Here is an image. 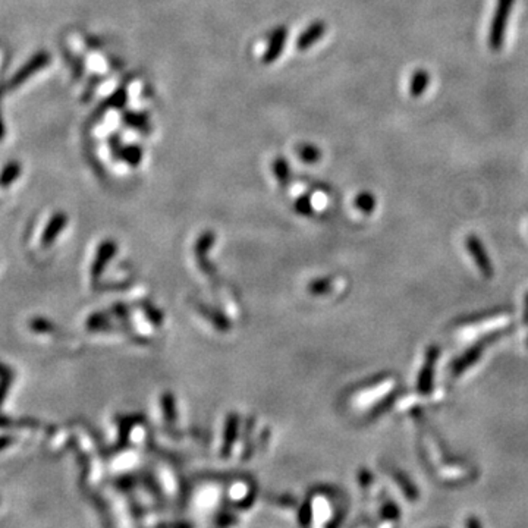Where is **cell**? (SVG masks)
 <instances>
[{
    "instance_id": "obj_1",
    "label": "cell",
    "mask_w": 528,
    "mask_h": 528,
    "mask_svg": "<svg viewBox=\"0 0 528 528\" xmlns=\"http://www.w3.org/2000/svg\"><path fill=\"white\" fill-rule=\"evenodd\" d=\"M514 2L515 0H498V6H496L489 33V45L493 51H499L503 46L506 27H508V19Z\"/></svg>"
},
{
    "instance_id": "obj_2",
    "label": "cell",
    "mask_w": 528,
    "mask_h": 528,
    "mask_svg": "<svg viewBox=\"0 0 528 528\" xmlns=\"http://www.w3.org/2000/svg\"><path fill=\"white\" fill-rule=\"evenodd\" d=\"M50 62H51V56L49 51L46 50L37 51L36 55L31 56L24 65L15 72V75L8 81L6 90H16L18 87L23 86L24 82H27L31 77L36 75V73H38L43 68H46Z\"/></svg>"
},
{
    "instance_id": "obj_3",
    "label": "cell",
    "mask_w": 528,
    "mask_h": 528,
    "mask_svg": "<svg viewBox=\"0 0 528 528\" xmlns=\"http://www.w3.org/2000/svg\"><path fill=\"white\" fill-rule=\"evenodd\" d=\"M502 335H503V332L493 333V335H490L488 337H484L483 341H479L477 344L472 345L466 354L461 355L458 360L453 361V364H452V373H453V376H458V374H461L464 372V370H467L468 367H471L481 357L484 348L488 346V345H490L492 342H494V339H498V337H501Z\"/></svg>"
},
{
    "instance_id": "obj_4",
    "label": "cell",
    "mask_w": 528,
    "mask_h": 528,
    "mask_svg": "<svg viewBox=\"0 0 528 528\" xmlns=\"http://www.w3.org/2000/svg\"><path fill=\"white\" fill-rule=\"evenodd\" d=\"M437 357H439V348L437 346L429 348V351L426 352L424 365H422V368H421L420 376H418V382H417L418 392L421 395H429L433 390V377H435V368H436Z\"/></svg>"
},
{
    "instance_id": "obj_5",
    "label": "cell",
    "mask_w": 528,
    "mask_h": 528,
    "mask_svg": "<svg viewBox=\"0 0 528 528\" xmlns=\"http://www.w3.org/2000/svg\"><path fill=\"white\" fill-rule=\"evenodd\" d=\"M466 245H467L468 252H470V254H471L472 259H474V263L477 264V267L480 269V272H481L483 276H484V278H488V279L493 278L494 269H493V266H492L490 259H489V256H488V251H485V248H484V245H483V242H481L477 237H475V235H470V237L467 238V241H466Z\"/></svg>"
},
{
    "instance_id": "obj_6",
    "label": "cell",
    "mask_w": 528,
    "mask_h": 528,
    "mask_svg": "<svg viewBox=\"0 0 528 528\" xmlns=\"http://www.w3.org/2000/svg\"><path fill=\"white\" fill-rule=\"evenodd\" d=\"M287 40H288V28L287 27L279 25V27L274 28L269 36L267 47L263 55V63L270 65V63L276 62L285 50Z\"/></svg>"
},
{
    "instance_id": "obj_7",
    "label": "cell",
    "mask_w": 528,
    "mask_h": 528,
    "mask_svg": "<svg viewBox=\"0 0 528 528\" xmlns=\"http://www.w3.org/2000/svg\"><path fill=\"white\" fill-rule=\"evenodd\" d=\"M326 33V24L323 21H314L305 28L297 40V47L301 51L309 50L317 41H320Z\"/></svg>"
},
{
    "instance_id": "obj_8",
    "label": "cell",
    "mask_w": 528,
    "mask_h": 528,
    "mask_svg": "<svg viewBox=\"0 0 528 528\" xmlns=\"http://www.w3.org/2000/svg\"><path fill=\"white\" fill-rule=\"evenodd\" d=\"M67 224H68V216L63 213V211H58V213L53 215L43 230V235H41V244L45 247H49L50 244H53L55 239L60 235V232L65 229Z\"/></svg>"
},
{
    "instance_id": "obj_9",
    "label": "cell",
    "mask_w": 528,
    "mask_h": 528,
    "mask_svg": "<svg viewBox=\"0 0 528 528\" xmlns=\"http://www.w3.org/2000/svg\"><path fill=\"white\" fill-rule=\"evenodd\" d=\"M430 86V75L426 69H417L414 72V75L411 77L409 82V94L411 97L418 99L422 94L426 93V90Z\"/></svg>"
},
{
    "instance_id": "obj_10",
    "label": "cell",
    "mask_w": 528,
    "mask_h": 528,
    "mask_svg": "<svg viewBox=\"0 0 528 528\" xmlns=\"http://www.w3.org/2000/svg\"><path fill=\"white\" fill-rule=\"evenodd\" d=\"M23 172V166L18 160L6 163V166L0 171V188H8L18 181V178Z\"/></svg>"
},
{
    "instance_id": "obj_11",
    "label": "cell",
    "mask_w": 528,
    "mask_h": 528,
    "mask_svg": "<svg viewBox=\"0 0 528 528\" xmlns=\"http://www.w3.org/2000/svg\"><path fill=\"white\" fill-rule=\"evenodd\" d=\"M123 122L139 131H145L149 128V115L144 112H126L123 115Z\"/></svg>"
},
{
    "instance_id": "obj_12",
    "label": "cell",
    "mask_w": 528,
    "mask_h": 528,
    "mask_svg": "<svg viewBox=\"0 0 528 528\" xmlns=\"http://www.w3.org/2000/svg\"><path fill=\"white\" fill-rule=\"evenodd\" d=\"M143 149L140 145H126L122 149L121 154H119V158L123 162L128 163L130 166L132 167H136L141 162H143Z\"/></svg>"
},
{
    "instance_id": "obj_13",
    "label": "cell",
    "mask_w": 528,
    "mask_h": 528,
    "mask_svg": "<svg viewBox=\"0 0 528 528\" xmlns=\"http://www.w3.org/2000/svg\"><path fill=\"white\" fill-rule=\"evenodd\" d=\"M126 101H128V94H126V90L123 87L118 88L109 99H106V101L101 103L100 110L104 112L110 109H122L126 104Z\"/></svg>"
},
{
    "instance_id": "obj_14",
    "label": "cell",
    "mask_w": 528,
    "mask_h": 528,
    "mask_svg": "<svg viewBox=\"0 0 528 528\" xmlns=\"http://www.w3.org/2000/svg\"><path fill=\"white\" fill-rule=\"evenodd\" d=\"M273 172L276 175L278 181L287 187L289 184V178H291V171H289V163L285 157L279 156L273 160Z\"/></svg>"
},
{
    "instance_id": "obj_15",
    "label": "cell",
    "mask_w": 528,
    "mask_h": 528,
    "mask_svg": "<svg viewBox=\"0 0 528 528\" xmlns=\"http://www.w3.org/2000/svg\"><path fill=\"white\" fill-rule=\"evenodd\" d=\"M10 427H27V429H38L40 422L34 418H19L14 420L8 416L0 414V429H10Z\"/></svg>"
},
{
    "instance_id": "obj_16",
    "label": "cell",
    "mask_w": 528,
    "mask_h": 528,
    "mask_svg": "<svg viewBox=\"0 0 528 528\" xmlns=\"http://www.w3.org/2000/svg\"><path fill=\"white\" fill-rule=\"evenodd\" d=\"M298 156L302 162L313 165V163L320 162L322 150L314 144H301V145H298Z\"/></svg>"
},
{
    "instance_id": "obj_17",
    "label": "cell",
    "mask_w": 528,
    "mask_h": 528,
    "mask_svg": "<svg viewBox=\"0 0 528 528\" xmlns=\"http://www.w3.org/2000/svg\"><path fill=\"white\" fill-rule=\"evenodd\" d=\"M395 480L396 483L400 485V489H403L405 498L408 501H416L418 498V490L416 485L409 481V479L407 477V475L404 472H396L395 474Z\"/></svg>"
},
{
    "instance_id": "obj_18",
    "label": "cell",
    "mask_w": 528,
    "mask_h": 528,
    "mask_svg": "<svg viewBox=\"0 0 528 528\" xmlns=\"http://www.w3.org/2000/svg\"><path fill=\"white\" fill-rule=\"evenodd\" d=\"M355 206H357V208H360L363 213L370 215L376 207V198L373 194H370V193H361V194H358L355 198Z\"/></svg>"
},
{
    "instance_id": "obj_19",
    "label": "cell",
    "mask_w": 528,
    "mask_h": 528,
    "mask_svg": "<svg viewBox=\"0 0 528 528\" xmlns=\"http://www.w3.org/2000/svg\"><path fill=\"white\" fill-rule=\"evenodd\" d=\"M28 327L31 332L34 333H51L55 332V326H53L49 320L41 319V317H34L28 323Z\"/></svg>"
},
{
    "instance_id": "obj_20",
    "label": "cell",
    "mask_w": 528,
    "mask_h": 528,
    "mask_svg": "<svg viewBox=\"0 0 528 528\" xmlns=\"http://www.w3.org/2000/svg\"><path fill=\"white\" fill-rule=\"evenodd\" d=\"M15 382V376H5V377H0V408L3 407L5 400L9 395V390H10V386L14 385Z\"/></svg>"
},
{
    "instance_id": "obj_21",
    "label": "cell",
    "mask_w": 528,
    "mask_h": 528,
    "mask_svg": "<svg viewBox=\"0 0 528 528\" xmlns=\"http://www.w3.org/2000/svg\"><path fill=\"white\" fill-rule=\"evenodd\" d=\"M109 147H110L113 156L115 157H119V154H121V152H122V149H123L125 145L122 144L121 136L118 134H113V135L109 136Z\"/></svg>"
},
{
    "instance_id": "obj_22",
    "label": "cell",
    "mask_w": 528,
    "mask_h": 528,
    "mask_svg": "<svg viewBox=\"0 0 528 528\" xmlns=\"http://www.w3.org/2000/svg\"><path fill=\"white\" fill-rule=\"evenodd\" d=\"M295 207H297V210L300 211V213L310 215V213H311V210H313L310 197H307V195L300 197V198H298V202H297V204H295Z\"/></svg>"
},
{
    "instance_id": "obj_23",
    "label": "cell",
    "mask_w": 528,
    "mask_h": 528,
    "mask_svg": "<svg viewBox=\"0 0 528 528\" xmlns=\"http://www.w3.org/2000/svg\"><path fill=\"white\" fill-rule=\"evenodd\" d=\"M383 515H385V518L398 520L399 515H400V509L395 503L390 502V503H386V506L383 508Z\"/></svg>"
},
{
    "instance_id": "obj_24",
    "label": "cell",
    "mask_w": 528,
    "mask_h": 528,
    "mask_svg": "<svg viewBox=\"0 0 528 528\" xmlns=\"http://www.w3.org/2000/svg\"><path fill=\"white\" fill-rule=\"evenodd\" d=\"M18 442V437L16 436H12V435H3L0 436V452L6 451L8 448H10L12 445H15V443Z\"/></svg>"
},
{
    "instance_id": "obj_25",
    "label": "cell",
    "mask_w": 528,
    "mask_h": 528,
    "mask_svg": "<svg viewBox=\"0 0 528 528\" xmlns=\"http://www.w3.org/2000/svg\"><path fill=\"white\" fill-rule=\"evenodd\" d=\"M5 376H15V370L0 361V377H5Z\"/></svg>"
},
{
    "instance_id": "obj_26",
    "label": "cell",
    "mask_w": 528,
    "mask_h": 528,
    "mask_svg": "<svg viewBox=\"0 0 528 528\" xmlns=\"http://www.w3.org/2000/svg\"><path fill=\"white\" fill-rule=\"evenodd\" d=\"M6 135V128H5V121H3V116H2V112H0V143L3 141Z\"/></svg>"
},
{
    "instance_id": "obj_27",
    "label": "cell",
    "mask_w": 528,
    "mask_h": 528,
    "mask_svg": "<svg viewBox=\"0 0 528 528\" xmlns=\"http://www.w3.org/2000/svg\"><path fill=\"white\" fill-rule=\"evenodd\" d=\"M524 323L528 324V292H527V297H525V310H524Z\"/></svg>"
},
{
    "instance_id": "obj_28",
    "label": "cell",
    "mask_w": 528,
    "mask_h": 528,
    "mask_svg": "<svg viewBox=\"0 0 528 528\" xmlns=\"http://www.w3.org/2000/svg\"><path fill=\"white\" fill-rule=\"evenodd\" d=\"M467 525H470V527H480V523L475 521V520H468Z\"/></svg>"
}]
</instances>
